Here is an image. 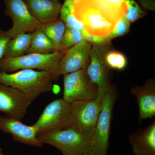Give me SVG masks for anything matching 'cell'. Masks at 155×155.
<instances>
[{
	"mask_svg": "<svg viewBox=\"0 0 155 155\" xmlns=\"http://www.w3.org/2000/svg\"><path fill=\"white\" fill-rule=\"evenodd\" d=\"M124 0H75L73 14L91 35L105 37L114 31L117 22L125 16Z\"/></svg>",
	"mask_w": 155,
	"mask_h": 155,
	"instance_id": "cell-1",
	"label": "cell"
},
{
	"mask_svg": "<svg viewBox=\"0 0 155 155\" xmlns=\"http://www.w3.org/2000/svg\"><path fill=\"white\" fill-rule=\"evenodd\" d=\"M56 78L51 73L42 70L25 69L11 73L0 72V84L21 92L32 101L42 94L52 90Z\"/></svg>",
	"mask_w": 155,
	"mask_h": 155,
	"instance_id": "cell-2",
	"label": "cell"
},
{
	"mask_svg": "<svg viewBox=\"0 0 155 155\" xmlns=\"http://www.w3.org/2000/svg\"><path fill=\"white\" fill-rule=\"evenodd\" d=\"M42 144L52 146L63 155H81L94 151L92 137L68 125L37 135Z\"/></svg>",
	"mask_w": 155,
	"mask_h": 155,
	"instance_id": "cell-3",
	"label": "cell"
},
{
	"mask_svg": "<svg viewBox=\"0 0 155 155\" xmlns=\"http://www.w3.org/2000/svg\"><path fill=\"white\" fill-rule=\"evenodd\" d=\"M66 51L49 54H26L18 58H3L0 60V72L11 73L22 69H38L51 73L58 80L61 76L59 64Z\"/></svg>",
	"mask_w": 155,
	"mask_h": 155,
	"instance_id": "cell-4",
	"label": "cell"
},
{
	"mask_svg": "<svg viewBox=\"0 0 155 155\" xmlns=\"http://www.w3.org/2000/svg\"><path fill=\"white\" fill-rule=\"evenodd\" d=\"M116 98V91L111 85L103 96L101 111L93 134L94 151L107 155L113 109Z\"/></svg>",
	"mask_w": 155,
	"mask_h": 155,
	"instance_id": "cell-5",
	"label": "cell"
},
{
	"mask_svg": "<svg viewBox=\"0 0 155 155\" xmlns=\"http://www.w3.org/2000/svg\"><path fill=\"white\" fill-rule=\"evenodd\" d=\"M102 97L98 94L94 99L71 103V116L68 125L92 137L101 111Z\"/></svg>",
	"mask_w": 155,
	"mask_h": 155,
	"instance_id": "cell-6",
	"label": "cell"
},
{
	"mask_svg": "<svg viewBox=\"0 0 155 155\" xmlns=\"http://www.w3.org/2000/svg\"><path fill=\"white\" fill-rule=\"evenodd\" d=\"M63 99L70 103L96 98L98 95L97 87L92 82L86 69L64 75Z\"/></svg>",
	"mask_w": 155,
	"mask_h": 155,
	"instance_id": "cell-7",
	"label": "cell"
},
{
	"mask_svg": "<svg viewBox=\"0 0 155 155\" xmlns=\"http://www.w3.org/2000/svg\"><path fill=\"white\" fill-rule=\"evenodd\" d=\"M5 14L13 21L6 33L11 38L22 34L31 33L40 28L41 23L31 14L23 0H5Z\"/></svg>",
	"mask_w": 155,
	"mask_h": 155,
	"instance_id": "cell-8",
	"label": "cell"
},
{
	"mask_svg": "<svg viewBox=\"0 0 155 155\" xmlns=\"http://www.w3.org/2000/svg\"><path fill=\"white\" fill-rule=\"evenodd\" d=\"M71 112V103L63 98L58 99L50 103L33 125L37 135L69 125Z\"/></svg>",
	"mask_w": 155,
	"mask_h": 155,
	"instance_id": "cell-9",
	"label": "cell"
},
{
	"mask_svg": "<svg viewBox=\"0 0 155 155\" xmlns=\"http://www.w3.org/2000/svg\"><path fill=\"white\" fill-rule=\"evenodd\" d=\"M108 45H92L90 61L86 69L90 79L97 87L98 94L101 96L110 86L109 83V67L104 60L105 55L109 50Z\"/></svg>",
	"mask_w": 155,
	"mask_h": 155,
	"instance_id": "cell-10",
	"label": "cell"
},
{
	"mask_svg": "<svg viewBox=\"0 0 155 155\" xmlns=\"http://www.w3.org/2000/svg\"><path fill=\"white\" fill-rule=\"evenodd\" d=\"M32 102L17 89L0 84V111L6 116L21 120Z\"/></svg>",
	"mask_w": 155,
	"mask_h": 155,
	"instance_id": "cell-11",
	"label": "cell"
},
{
	"mask_svg": "<svg viewBox=\"0 0 155 155\" xmlns=\"http://www.w3.org/2000/svg\"><path fill=\"white\" fill-rule=\"evenodd\" d=\"M92 45L83 41L66 51L59 64L61 75L86 69L90 61Z\"/></svg>",
	"mask_w": 155,
	"mask_h": 155,
	"instance_id": "cell-12",
	"label": "cell"
},
{
	"mask_svg": "<svg viewBox=\"0 0 155 155\" xmlns=\"http://www.w3.org/2000/svg\"><path fill=\"white\" fill-rule=\"evenodd\" d=\"M0 131L9 133L14 141L36 147L43 144L37 138V134L33 125L23 124L20 120L7 116H0Z\"/></svg>",
	"mask_w": 155,
	"mask_h": 155,
	"instance_id": "cell-13",
	"label": "cell"
},
{
	"mask_svg": "<svg viewBox=\"0 0 155 155\" xmlns=\"http://www.w3.org/2000/svg\"><path fill=\"white\" fill-rule=\"evenodd\" d=\"M131 94L135 97L139 108L138 121L151 119L155 115V83L149 79L142 86L133 87Z\"/></svg>",
	"mask_w": 155,
	"mask_h": 155,
	"instance_id": "cell-14",
	"label": "cell"
},
{
	"mask_svg": "<svg viewBox=\"0 0 155 155\" xmlns=\"http://www.w3.org/2000/svg\"><path fill=\"white\" fill-rule=\"evenodd\" d=\"M134 155H155V121L129 137Z\"/></svg>",
	"mask_w": 155,
	"mask_h": 155,
	"instance_id": "cell-15",
	"label": "cell"
},
{
	"mask_svg": "<svg viewBox=\"0 0 155 155\" xmlns=\"http://www.w3.org/2000/svg\"><path fill=\"white\" fill-rule=\"evenodd\" d=\"M31 14L41 24L59 19L60 2L51 0H23Z\"/></svg>",
	"mask_w": 155,
	"mask_h": 155,
	"instance_id": "cell-16",
	"label": "cell"
},
{
	"mask_svg": "<svg viewBox=\"0 0 155 155\" xmlns=\"http://www.w3.org/2000/svg\"><path fill=\"white\" fill-rule=\"evenodd\" d=\"M31 33L22 34L11 38L6 45L3 58H18L25 54L30 46Z\"/></svg>",
	"mask_w": 155,
	"mask_h": 155,
	"instance_id": "cell-17",
	"label": "cell"
},
{
	"mask_svg": "<svg viewBox=\"0 0 155 155\" xmlns=\"http://www.w3.org/2000/svg\"><path fill=\"white\" fill-rule=\"evenodd\" d=\"M30 47L26 54H49L56 51L51 41L39 28L31 32Z\"/></svg>",
	"mask_w": 155,
	"mask_h": 155,
	"instance_id": "cell-18",
	"label": "cell"
},
{
	"mask_svg": "<svg viewBox=\"0 0 155 155\" xmlns=\"http://www.w3.org/2000/svg\"><path fill=\"white\" fill-rule=\"evenodd\" d=\"M40 28L51 42L56 51H60L61 41L66 30L64 22L59 18L41 24Z\"/></svg>",
	"mask_w": 155,
	"mask_h": 155,
	"instance_id": "cell-19",
	"label": "cell"
},
{
	"mask_svg": "<svg viewBox=\"0 0 155 155\" xmlns=\"http://www.w3.org/2000/svg\"><path fill=\"white\" fill-rule=\"evenodd\" d=\"M73 3L74 2L69 0H65L64 5L61 7L60 19L64 22L65 25L82 33L84 31V26L82 22L78 20L73 14Z\"/></svg>",
	"mask_w": 155,
	"mask_h": 155,
	"instance_id": "cell-20",
	"label": "cell"
},
{
	"mask_svg": "<svg viewBox=\"0 0 155 155\" xmlns=\"http://www.w3.org/2000/svg\"><path fill=\"white\" fill-rule=\"evenodd\" d=\"M83 41L84 38L82 32L66 25V30L61 41L60 51H67Z\"/></svg>",
	"mask_w": 155,
	"mask_h": 155,
	"instance_id": "cell-21",
	"label": "cell"
},
{
	"mask_svg": "<svg viewBox=\"0 0 155 155\" xmlns=\"http://www.w3.org/2000/svg\"><path fill=\"white\" fill-rule=\"evenodd\" d=\"M104 60L109 68L121 70L127 65V60L125 55L116 51H108L105 55Z\"/></svg>",
	"mask_w": 155,
	"mask_h": 155,
	"instance_id": "cell-22",
	"label": "cell"
},
{
	"mask_svg": "<svg viewBox=\"0 0 155 155\" xmlns=\"http://www.w3.org/2000/svg\"><path fill=\"white\" fill-rule=\"evenodd\" d=\"M127 6V11L125 17L130 22H133L146 15L134 0H124Z\"/></svg>",
	"mask_w": 155,
	"mask_h": 155,
	"instance_id": "cell-23",
	"label": "cell"
},
{
	"mask_svg": "<svg viewBox=\"0 0 155 155\" xmlns=\"http://www.w3.org/2000/svg\"><path fill=\"white\" fill-rule=\"evenodd\" d=\"M129 30L130 22L124 16L116 23L113 32L110 34L106 36V37L109 40L111 41V40L115 38L126 35L129 32Z\"/></svg>",
	"mask_w": 155,
	"mask_h": 155,
	"instance_id": "cell-24",
	"label": "cell"
},
{
	"mask_svg": "<svg viewBox=\"0 0 155 155\" xmlns=\"http://www.w3.org/2000/svg\"><path fill=\"white\" fill-rule=\"evenodd\" d=\"M82 35L84 41L88 42L92 45H104L109 44V42L110 41L108 40L105 37H98L91 35L86 33L85 31L82 32Z\"/></svg>",
	"mask_w": 155,
	"mask_h": 155,
	"instance_id": "cell-25",
	"label": "cell"
},
{
	"mask_svg": "<svg viewBox=\"0 0 155 155\" xmlns=\"http://www.w3.org/2000/svg\"><path fill=\"white\" fill-rule=\"evenodd\" d=\"M11 38L6 33V31L0 28V60L3 58L6 45Z\"/></svg>",
	"mask_w": 155,
	"mask_h": 155,
	"instance_id": "cell-26",
	"label": "cell"
},
{
	"mask_svg": "<svg viewBox=\"0 0 155 155\" xmlns=\"http://www.w3.org/2000/svg\"><path fill=\"white\" fill-rule=\"evenodd\" d=\"M141 5L147 10L155 11L154 0H138Z\"/></svg>",
	"mask_w": 155,
	"mask_h": 155,
	"instance_id": "cell-27",
	"label": "cell"
},
{
	"mask_svg": "<svg viewBox=\"0 0 155 155\" xmlns=\"http://www.w3.org/2000/svg\"><path fill=\"white\" fill-rule=\"evenodd\" d=\"M81 155H105L102 154L100 153L97 152L95 151H93Z\"/></svg>",
	"mask_w": 155,
	"mask_h": 155,
	"instance_id": "cell-28",
	"label": "cell"
},
{
	"mask_svg": "<svg viewBox=\"0 0 155 155\" xmlns=\"http://www.w3.org/2000/svg\"><path fill=\"white\" fill-rule=\"evenodd\" d=\"M53 2H60V0H51Z\"/></svg>",
	"mask_w": 155,
	"mask_h": 155,
	"instance_id": "cell-29",
	"label": "cell"
},
{
	"mask_svg": "<svg viewBox=\"0 0 155 155\" xmlns=\"http://www.w3.org/2000/svg\"><path fill=\"white\" fill-rule=\"evenodd\" d=\"M0 155H5L4 154H3L2 153V152H0Z\"/></svg>",
	"mask_w": 155,
	"mask_h": 155,
	"instance_id": "cell-30",
	"label": "cell"
},
{
	"mask_svg": "<svg viewBox=\"0 0 155 155\" xmlns=\"http://www.w3.org/2000/svg\"><path fill=\"white\" fill-rule=\"evenodd\" d=\"M0 152H2V149L0 147Z\"/></svg>",
	"mask_w": 155,
	"mask_h": 155,
	"instance_id": "cell-31",
	"label": "cell"
},
{
	"mask_svg": "<svg viewBox=\"0 0 155 155\" xmlns=\"http://www.w3.org/2000/svg\"><path fill=\"white\" fill-rule=\"evenodd\" d=\"M69 1H72V2H74V1H75V0H69Z\"/></svg>",
	"mask_w": 155,
	"mask_h": 155,
	"instance_id": "cell-32",
	"label": "cell"
}]
</instances>
